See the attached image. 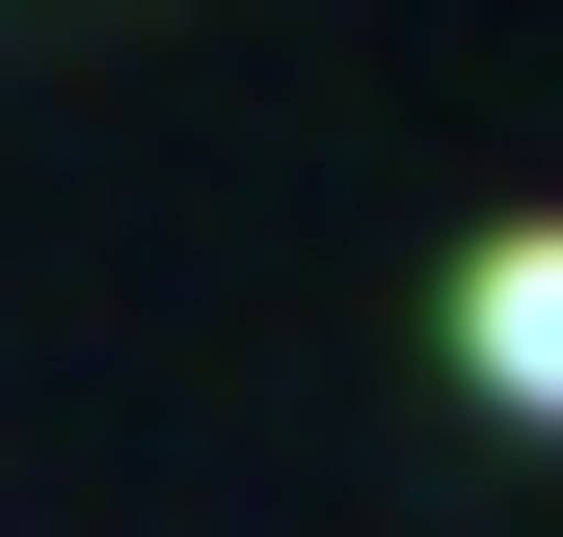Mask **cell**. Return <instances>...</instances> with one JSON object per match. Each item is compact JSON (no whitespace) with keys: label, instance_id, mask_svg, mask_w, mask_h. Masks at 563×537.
Segmentation results:
<instances>
[{"label":"cell","instance_id":"obj_1","mask_svg":"<svg viewBox=\"0 0 563 537\" xmlns=\"http://www.w3.org/2000/svg\"><path fill=\"white\" fill-rule=\"evenodd\" d=\"M456 376L510 403V430H563V216H510V242H456Z\"/></svg>","mask_w":563,"mask_h":537}]
</instances>
